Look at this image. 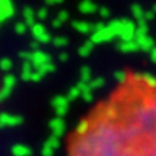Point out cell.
<instances>
[{"instance_id": "obj_3", "label": "cell", "mask_w": 156, "mask_h": 156, "mask_svg": "<svg viewBox=\"0 0 156 156\" xmlns=\"http://www.w3.org/2000/svg\"><path fill=\"white\" fill-rule=\"evenodd\" d=\"M137 26L130 20H117V36L122 39V42H129L136 38Z\"/></svg>"}, {"instance_id": "obj_11", "label": "cell", "mask_w": 156, "mask_h": 156, "mask_svg": "<svg viewBox=\"0 0 156 156\" xmlns=\"http://www.w3.org/2000/svg\"><path fill=\"white\" fill-rule=\"evenodd\" d=\"M58 147H59V139L55 137V136H52L51 139H48L45 142L44 145V156H52L55 153V151H58Z\"/></svg>"}, {"instance_id": "obj_28", "label": "cell", "mask_w": 156, "mask_h": 156, "mask_svg": "<svg viewBox=\"0 0 156 156\" xmlns=\"http://www.w3.org/2000/svg\"><path fill=\"white\" fill-rule=\"evenodd\" d=\"M151 58H152V61L153 62H156V46L151 51Z\"/></svg>"}, {"instance_id": "obj_9", "label": "cell", "mask_w": 156, "mask_h": 156, "mask_svg": "<svg viewBox=\"0 0 156 156\" xmlns=\"http://www.w3.org/2000/svg\"><path fill=\"white\" fill-rule=\"evenodd\" d=\"M22 117L15 114H0V127H16L22 123Z\"/></svg>"}, {"instance_id": "obj_4", "label": "cell", "mask_w": 156, "mask_h": 156, "mask_svg": "<svg viewBox=\"0 0 156 156\" xmlns=\"http://www.w3.org/2000/svg\"><path fill=\"white\" fill-rule=\"evenodd\" d=\"M22 56H25L26 62L32 64L35 68L46 65V64H51L49 55L45 54V52H42V51H30V52H25Z\"/></svg>"}, {"instance_id": "obj_17", "label": "cell", "mask_w": 156, "mask_h": 156, "mask_svg": "<svg viewBox=\"0 0 156 156\" xmlns=\"http://www.w3.org/2000/svg\"><path fill=\"white\" fill-rule=\"evenodd\" d=\"M30 152L32 151L25 145H16V146H13V149H12L13 156H29L30 155Z\"/></svg>"}, {"instance_id": "obj_10", "label": "cell", "mask_w": 156, "mask_h": 156, "mask_svg": "<svg viewBox=\"0 0 156 156\" xmlns=\"http://www.w3.org/2000/svg\"><path fill=\"white\" fill-rule=\"evenodd\" d=\"M134 41L137 42L140 49H143V51H149V52H151L156 46L155 42H153V39H152L149 35H137V36L134 38Z\"/></svg>"}, {"instance_id": "obj_22", "label": "cell", "mask_w": 156, "mask_h": 156, "mask_svg": "<svg viewBox=\"0 0 156 156\" xmlns=\"http://www.w3.org/2000/svg\"><path fill=\"white\" fill-rule=\"evenodd\" d=\"M93 48H94V44L90 41V42H87V44L84 45V46H81L80 48V55H83V56H87L93 51Z\"/></svg>"}, {"instance_id": "obj_27", "label": "cell", "mask_w": 156, "mask_h": 156, "mask_svg": "<svg viewBox=\"0 0 156 156\" xmlns=\"http://www.w3.org/2000/svg\"><path fill=\"white\" fill-rule=\"evenodd\" d=\"M36 16L38 17H41V19H44L45 16H48V12L45 10V9H41L39 12H36Z\"/></svg>"}, {"instance_id": "obj_7", "label": "cell", "mask_w": 156, "mask_h": 156, "mask_svg": "<svg viewBox=\"0 0 156 156\" xmlns=\"http://www.w3.org/2000/svg\"><path fill=\"white\" fill-rule=\"evenodd\" d=\"M32 35H34V38L41 42V44H46L48 41L51 39L49 34H48V30L45 28L44 25H41V23H35L34 26H32Z\"/></svg>"}, {"instance_id": "obj_6", "label": "cell", "mask_w": 156, "mask_h": 156, "mask_svg": "<svg viewBox=\"0 0 156 156\" xmlns=\"http://www.w3.org/2000/svg\"><path fill=\"white\" fill-rule=\"evenodd\" d=\"M15 85H16V78L13 77V75H6L5 80H3V84L0 87V101L7 98L12 94Z\"/></svg>"}, {"instance_id": "obj_1", "label": "cell", "mask_w": 156, "mask_h": 156, "mask_svg": "<svg viewBox=\"0 0 156 156\" xmlns=\"http://www.w3.org/2000/svg\"><path fill=\"white\" fill-rule=\"evenodd\" d=\"M74 134L68 156H156V78L122 71Z\"/></svg>"}, {"instance_id": "obj_24", "label": "cell", "mask_w": 156, "mask_h": 156, "mask_svg": "<svg viewBox=\"0 0 156 156\" xmlns=\"http://www.w3.org/2000/svg\"><path fill=\"white\" fill-rule=\"evenodd\" d=\"M68 19V13L65 10H62L59 12V15H58V17H56V20H55V25L58 26V25H61V23H64L65 20Z\"/></svg>"}, {"instance_id": "obj_13", "label": "cell", "mask_w": 156, "mask_h": 156, "mask_svg": "<svg viewBox=\"0 0 156 156\" xmlns=\"http://www.w3.org/2000/svg\"><path fill=\"white\" fill-rule=\"evenodd\" d=\"M12 15H13V5L7 2H0V23H3Z\"/></svg>"}, {"instance_id": "obj_14", "label": "cell", "mask_w": 156, "mask_h": 156, "mask_svg": "<svg viewBox=\"0 0 156 156\" xmlns=\"http://www.w3.org/2000/svg\"><path fill=\"white\" fill-rule=\"evenodd\" d=\"M119 49L122 51V52H136V51H139V45L136 41H129V42H120L119 44Z\"/></svg>"}, {"instance_id": "obj_15", "label": "cell", "mask_w": 156, "mask_h": 156, "mask_svg": "<svg viewBox=\"0 0 156 156\" xmlns=\"http://www.w3.org/2000/svg\"><path fill=\"white\" fill-rule=\"evenodd\" d=\"M35 17H36V12L34 9H30V7H26L25 12H23V22L32 28L35 25Z\"/></svg>"}, {"instance_id": "obj_21", "label": "cell", "mask_w": 156, "mask_h": 156, "mask_svg": "<svg viewBox=\"0 0 156 156\" xmlns=\"http://www.w3.org/2000/svg\"><path fill=\"white\" fill-rule=\"evenodd\" d=\"M12 68H13V62H12V59H9V58H3V59L0 61V69H2V71L9 73Z\"/></svg>"}, {"instance_id": "obj_2", "label": "cell", "mask_w": 156, "mask_h": 156, "mask_svg": "<svg viewBox=\"0 0 156 156\" xmlns=\"http://www.w3.org/2000/svg\"><path fill=\"white\" fill-rule=\"evenodd\" d=\"M117 36V20L116 22H110L106 26H98L95 30L91 34V42L93 44H103L107 41H112L113 38Z\"/></svg>"}, {"instance_id": "obj_8", "label": "cell", "mask_w": 156, "mask_h": 156, "mask_svg": "<svg viewBox=\"0 0 156 156\" xmlns=\"http://www.w3.org/2000/svg\"><path fill=\"white\" fill-rule=\"evenodd\" d=\"M49 127L52 130V136H55L58 139H61L62 134L65 133V122H64L62 117L56 116L55 119H52L49 122Z\"/></svg>"}, {"instance_id": "obj_25", "label": "cell", "mask_w": 156, "mask_h": 156, "mask_svg": "<svg viewBox=\"0 0 156 156\" xmlns=\"http://www.w3.org/2000/svg\"><path fill=\"white\" fill-rule=\"evenodd\" d=\"M26 26H28V25H26L25 22H19V23H16L15 29H16V32L19 35H23L25 34V30H26Z\"/></svg>"}, {"instance_id": "obj_19", "label": "cell", "mask_w": 156, "mask_h": 156, "mask_svg": "<svg viewBox=\"0 0 156 156\" xmlns=\"http://www.w3.org/2000/svg\"><path fill=\"white\" fill-rule=\"evenodd\" d=\"M93 74H91V71H90L88 68H83L81 69V83H91L93 81Z\"/></svg>"}, {"instance_id": "obj_12", "label": "cell", "mask_w": 156, "mask_h": 156, "mask_svg": "<svg viewBox=\"0 0 156 156\" xmlns=\"http://www.w3.org/2000/svg\"><path fill=\"white\" fill-rule=\"evenodd\" d=\"M77 87L80 88V91H81V97H83V98L87 101V103L93 100V95H94L95 91L91 88V87H90V84L81 83V81H80V83L77 84Z\"/></svg>"}, {"instance_id": "obj_18", "label": "cell", "mask_w": 156, "mask_h": 156, "mask_svg": "<svg viewBox=\"0 0 156 156\" xmlns=\"http://www.w3.org/2000/svg\"><path fill=\"white\" fill-rule=\"evenodd\" d=\"M80 10L84 12V13H94L97 10V6L90 3V2H84V3L80 5Z\"/></svg>"}, {"instance_id": "obj_16", "label": "cell", "mask_w": 156, "mask_h": 156, "mask_svg": "<svg viewBox=\"0 0 156 156\" xmlns=\"http://www.w3.org/2000/svg\"><path fill=\"white\" fill-rule=\"evenodd\" d=\"M74 28L77 29L78 32H83V34H93L94 32L93 23H88V22H75L74 23Z\"/></svg>"}, {"instance_id": "obj_5", "label": "cell", "mask_w": 156, "mask_h": 156, "mask_svg": "<svg viewBox=\"0 0 156 156\" xmlns=\"http://www.w3.org/2000/svg\"><path fill=\"white\" fill-rule=\"evenodd\" d=\"M52 104H54V108H55V112H56V114H58V117H62V116H65V114H67L68 108H69V104H71V101L68 100L67 95H58V97H55V98H54Z\"/></svg>"}, {"instance_id": "obj_23", "label": "cell", "mask_w": 156, "mask_h": 156, "mask_svg": "<svg viewBox=\"0 0 156 156\" xmlns=\"http://www.w3.org/2000/svg\"><path fill=\"white\" fill-rule=\"evenodd\" d=\"M67 97H68V100H69V101H74L75 98L81 97V91H80V88L75 85V87H73V88L69 90V93L67 94Z\"/></svg>"}, {"instance_id": "obj_20", "label": "cell", "mask_w": 156, "mask_h": 156, "mask_svg": "<svg viewBox=\"0 0 156 156\" xmlns=\"http://www.w3.org/2000/svg\"><path fill=\"white\" fill-rule=\"evenodd\" d=\"M104 81H106V80H104L103 77H97V78H93V81L88 83V84H90V87L94 90V91H97L98 88H101V87L104 85Z\"/></svg>"}, {"instance_id": "obj_26", "label": "cell", "mask_w": 156, "mask_h": 156, "mask_svg": "<svg viewBox=\"0 0 156 156\" xmlns=\"http://www.w3.org/2000/svg\"><path fill=\"white\" fill-rule=\"evenodd\" d=\"M54 42H55L56 46H65V45L68 44V41L65 38H56Z\"/></svg>"}]
</instances>
